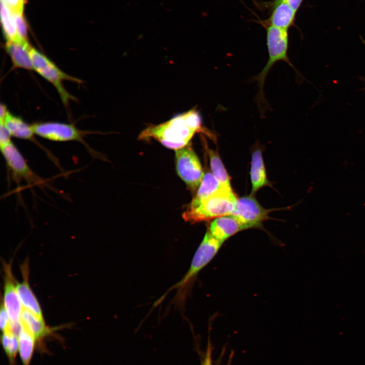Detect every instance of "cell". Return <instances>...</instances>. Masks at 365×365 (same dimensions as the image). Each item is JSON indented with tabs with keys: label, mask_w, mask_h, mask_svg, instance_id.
<instances>
[{
	"label": "cell",
	"mask_w": 365,
	"mask_h": 365,
	"mask_svg": "<svg viewBox=\"0 0 365 365\" xmlns=\"http://www.w3.org/2000/svg\"><path fill=\"white\" fill-rule=\"evenodd\" d=\"M223 243L207 231L195 253L188 272L176 284L179 290L182 291L190 286L199 272L213 259Z\"/></svg>",
	"instance_id": "5"
},
{
	"label": "cell",
	"mask_w": 365,
	"mask_h": 365,
	"mask_svg": "<svg viewBox=\"0 0 365 365\" xmlns=\"http://www.w3.org/2000/svg\"><path fill=\"white\" fill-rule=\"evenodd\" d=\"M177 172L192 192L199 187L204 176L203 169L191 143L175 151Z\"/></svg>",
	"instance_id": "6"
},
{
	"label": "cell",
	"mask_w": 365,
	"mask_h": 365,
	"mask_svg": "<svg viewBox=\"0 0 365 365\" xmlns=\"http://www.w3.org/2000/svg\"><path fill=\"white\" fill-rule=\"evenodd\" d=\"M1 2L7 6L12 12H23L25 0H1Z\"/></svg>",
	"instance_id": "25"
},
{
	"label": "cell",
	"mask_w": 365,
	"mask_h": 365,
	"mask_svg": "<svg viewBox=\"0 0 365 365\" xmlns=\"http://www.w3.org/2000/svg\"><path fill=\"white\" fill-rule=\"evenodd\" d=\"M361 39H362V41H363V43H364V45H365V42L364 41V40H363L362 38H361Z\"/></svg>",
	"instance_id": "30"
},
{
	"label": "cell",
	"mask_w": 365,
	"mask_h": 365,
	"mask_svg": "<svg viewBox=\"0 0 365 365\" xmlns=\"http://www.w3.org/2000/svg\"><path fill=\"white\" fill-rule=\"evenodd\" d=\"M32 127L34 134L54 141H78L84 143L83 137L90 133L78 129L73 124L58 122L35 123Z\"/></svg>",
	"instance_id": "8"
},
{
	"label": "cell",
	"mask_w": 365,
	"mask_h": 365,
	"mask_svg": "<svg viewBox=\"0 0 365 365\" xmlns=\"http://www.w3.org/2000/svg\"><path fill=\"white\" fill-rule=\"evenodd\" d=\"M213 347L211 341L208 339L206 352L201 361V365H213L212 360Z\"/></svg>",
	"instance_id": "27"
},
{
	"label": "cell",
	"mask_w": 365,
	"mask_h": 365,
	"mask_svg": "<svg viewBox=\"0 0 365 365\" xmlns=\"http://www.w3.org/2000/svg\"><path fill=\"white\" fill-rule=\"evenodd\" d=\"M242 224L232 215L214 218L207 231L215 238L224 242L237 233L244 230Z\"/></svg>",
	"instance_id": "12"
},
{
	"label": "cell",
	"mask_w": 365,
	"mask_h": 365,
	"mask_svg": "<svg viewBox=\"0 0 365 365\" xmlns=\"http://www.w3.org/2000/svg\"><path fill=\"white\" fill-rule=\"evenodd\" d=\"M199 132L211 137L212 135L203 126L202 117L194 107L165 122L149 126L141 131L138 139L142 140L153 139L164 147L176 151L190 143L195 134Z\"/></svg>",
	"instance_id": "1"
},
{
	"label": "cell",
	"mask_w": 365,
	"mask_h": 365,
	"mask_svg": "<svg viewBox=\"0 0 365 365\" xmlns=\"http://www.w3.org/2000/svg\"><path fill=\"white\" fill-rule=\"evenodd\" d=\"M0 121H4L9 112L4 104L1 103L0 106Z\"/></svg>",
	"instance_id": "28"
},
{
	"label": "cell",
	"mask_w": 365,
	"mask_h": 365,
	"mask_svg": "<svg viewBox=\"0 0 365 365\" xmlns=\"http://www.w3.org/2000/svg\"><path fill=\"white\" fill-rule=\"evenodd\" d=\"M1 343L9 362L13 365L19 352L18 337L13 334L10 330L3 332Z\"/></svg>",
	"instance_id": "22"
},
{
	"label": "cell",
	"mask_w": 365,
	"mask_h": 365,
	"mask_svg": "<svg viewBox=\"0 0 365 365\" xmlns=\"http://www.w3.org/2000/svg\"><path fill=\"white\" fill-rule=\"evenodd\" d=\"M222 188H226L221 185L211 172H206L204 173L197 193L188 207L192 208L196 206L202 199L210 196Z\"/></svg>",
	"instance_id": "18"
},
{
	"label": "cell",
	"mask_w": 365,
	"mask_h": 365,
	"mask_svg": "<svg viewBox=\"0 0 365 365\" xmlns=\"http://www.w3.org/2000/svg\"><path fill=\"white\" fill-rule=\"evenodd\" d=\"M271 210L263 208L255 198L246 196L237 198L231 215L243 226L244 229L261 228L264 221L268 218Z\"/></svg>",
	"instance_id": "7"
},
{
	"label": "cell",
	"mask_w": 365,
	"mask_h": 365,
	"mask_svg": "<svg viewBox=\"0 0 365 365\" xmlns=\"http://www.w3.org/2000/svg\"><path fill=\"white\" fill-rule=\"evenodd\" d=\"M250 174L252 193L269 185L262 154L259 149L252 154Z\"/></svg>",
	"instance_id": "15"
},
{
	"label": "cell",
	"mask_w": 365,
	"mask_h": 365,
	"mask_svg": "<svg viewBox=\"0 0 365 365\" xmlns=\"http://www.w3.org/2000/svg\"><path fill=\"white\" fill-rule=\"evenodd\" d=\"M31 47L27 41H7L5 50L11 58L14 68L33 70L29 54Z\"/></svg>",
	"instance_id": "13"
},
{
	"label": "cell",
	"mask_w": 365,
	"mask_h": 365,
	"mask_svg": "<svg viewBox=\"0 0 365 365\" xmlns=\"http://www.w3.org/2000/svg\"><path fill=\"white\" fill-rule=\"evenodd\" d=\"M29 54L33 70L55 87L64 105L67 106L70 100H76V98L65 89L63 82L64 81H69L81 83V80L61 70L45 55L32 46Z\"/></svg>",
	"instance_id": "4"
},
{
	"label": "cell",
	"mask_w": 365,
	"mask_h": 365,
	"mask_svg": "<svg viewBox=\"0 0 365 365\" xmlns=\"http://www.w3.org/2000/svg\"><path fill=\"white\" fill-rule=\"evenodd\" d=\"M12 13L19 39L23 41H27V27L23 13Z\"/></svg>",
	"instance_id": "23"
},
{
	"label": "cell",
	"mask_w": 365,
	"mask_h": 365,
	"mask_svg": "<svg viewBox=\"0 0 365 365\" xmlns=\"http://www.w3.org/2000/svg\"><path fill=\"white\" fill-rule=\"evenodd\" d=\"M237 200L232 189L222 188L202 199L196 206L187 207L182 217L187 222L195 224L231 215Z\"/></svg>",
	"instance_id": "3"
},
{
	"label": "cell",
	"mask_w": 365,
	"mask_h": 365,
	"mask_svg": "<svg viewBox=\"0 0 365 365\" xmlns=\"http://www.w3.org/2000/svg\"><path fill=\"white\" fill-rule=\"evenodd\" d=\"M10 321L9 314L3 303L0 311V327L2 333L10 330Z\"/></svg>",
	"instance_id": "24"
},
{
	"label": "cell",
	"mask_w": 365,
	"mask_h": 365,
	"mask_svg": "<svg viewBox=\"0 0 365 365\" xmlns=\"http://www.w3.org/2000/svg\"><path fill=\"white\" fill-rule=\"evenodd\" d=\"M211 173L224 188L232 189L229 177L218 153L215 151L207 149Z\"/></svg>",
	"instance_id": "19"
},
{
	"label": "cell",
	"mask_w": 365,
	"mask_h": 365,
	"mask_svg": "<svg viewBox=\"0 0 365 365\" xmlns=\"http://www.w3.org/2000/svg\"><path fill=\"white\" fill-rule=\"evenodd\" d=\"M28 268L27 263L21 267L23 280L16 285L17 293L23 308L44 319L39 303L29 284Z\"/></svg>",
	"instance_id": "14"
},
{
	"label": "cell",
	"mask_w": 365,
	"mask_h": 365,
	"mask_svg": "<svg viewBox=\"0 0 365 365\" xmlns=\"http://www.w3.org/2000/svg\"><path fill=\"white\" fill-rule=\"evenodd\" d=\"M233 357V352H232L230 353L227 365H231Z\"/></svg>",
	"instance_id": "29"
},
{
	"label": "cell",
	"mask_w": 365,
	"mask_h": 365,
	"mask_svg": "<svg viewBox=\"0 0 365 365\" xmlns=\"http://www.w3.org/2000/svg\"><path fill=\"white\" fill-rule=\"evenodd\" d=\"M266 31V45L268 52V60L262 71L252 79L258 83L259 90L256 96V102L261 115L265 113L267 107V100L264 93V84L267 76L273 66L278 61H284L291 67L288 56V30L279 28L270 25H262Z\"/></svg>",
	"instance_id": "2"
},
{
	"label": "cell",
	"mask_w": 365,
	"mask_h": 365,
	"mask_svg": "<svg viewBox=\"0 0 365 365\" xmlns=\"http://www.w3.org/2000/svg\"><path fill=\"white\" fill-rule=\"evenodd\" d=\"M23 326L35 338L39 341L49 333V329L41 318L31 311L23 308L20 315Z\"/></svg>",
	"instance_id": "16"
},
{
	"label": "cell",
	"mask_w": 365,
	"mask_h": 365,
	"mask_svg": "<svg viewBox=\"0 0 365 365\" xmlns=\"http://www.w3.org/2000/svg\"><path fill=\"white\" fill-rule=\"evenodd\" d=\"M11 136L5 124L3 122H0V145L11 141Z\"/></svg>",
	"instance_id": "26"
},
{
	"label": "cell",
	"mask_w": 365,
	"mask_h": 365,
	"mask_svg": "<svg viewBox=\"0 0 365 365\" xmlns=\"http://www.w3.org/2000/svg\"><path fill=\"white\" fill-rule=\"evenodd\" d=\"M18 339L19 353L23 364L29 365L36 340L23 326L19 335Z\"/></svg>",
	"instance_id": "20"
},
{
	"label": "cell",
	"mask_w": 365,
	"mask_h": 365,
	"mask_svg": "<svg viewBox=\"0 0 365 365\" xmlns=\"http://www.w3.org/2000/svg\"><path fill=\"white\" fill-rule=\"evenodd\" d=\"M4 122L12 136L26 140H34V132L32 125L25 122L21 118L10 112Z\"/></svg>",
	"instance_id": "17"
},
{
	"label": "cell",
	"mask_w": 365,
	"mask_h": 365,
	"mask_svg": "<svg viewBox=\"0 0 365 365\" xmlns=\"http://www.w3.org/2000/svg\"><path fill=\"white\" fill-rule=\"evenodd\" d=\"M4 304L8 312L10 321L20 320L23 309L19 299L15 281L12 275L11 266H5Z\"/></svg>",
	"instance_id": "11"
},
{
	"label": "cell",
	"mask_w": 365,
	"mask_h": 365,
	"mask_svg": "<svg viewBox=\"0 0 365 365\" xmlns=\"http://www.w3.org/2000/svg\"><path fill=\"white\" fill-rule=\"evenodd\" d=\"M1 17L3 32L7 41L21 40L18 36L13 13L2 2L1 5Z\"/></svg>",
	"instance_id": "21"
},
{
	"label": "cell",
	"mask_w": 365,
	"mask_h": 365,
	"mask_svg": "<svg viewBox=\"0 0 365 365\" xmlns=\"http://www.w3.org/2000/svg\"><path fill=\"white\" fill-rule=\"evenodd\" d=\"M1 153L13 178L24 179L31 184L43 183L42 179L30 169L23 156L12 141L0 145Z\"/></svg>",
	"instance_id": "9"
},
{
	"label": "cell",
	"mask_w": 365,
	"mask_h": 365,
	"mask_svg": "<svg viewBox=\"0 0 365 365\" xmlns=\"http://www.w3.org/2000/svg\"><path fill=\"white\" fill-rule=\"evenodd\" d=\"M262 5L270 10L269 17L259 21L262 25H270L288 30L294 24L297 11L286 0H272Z\"/></svg>",
	"instance_id": "10"
}]
</instances>
